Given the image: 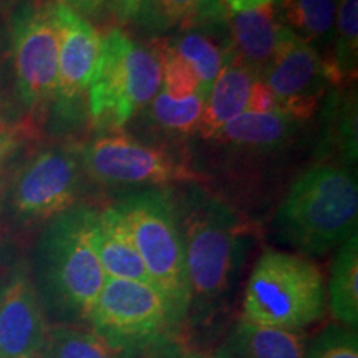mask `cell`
Returning <instances> with one entry per match:
<instances>
[{
  "instance_id": "f546056e",
  "label": "cell",
  "mask_w": 358,
  "mask_h": 358,
  "mask_svg": "<svg viewBox=\"0 0 358 358\" xmlns=\"http://www.w3.org/2000/svg\"><path fill=\"white\" fill-rule=\"evenodd\" d=\"M150 0H111L113 8L123 20L138 19Z\"/></svg>"
},
{
  "instance_id": "d6a6232c",
  "label": "cell",
  "mask_w": 358,
  "mask_h": 358,
  "mask_svg": "<svg viewBox=\"0 0 358 358\" xmlns=\"http://www.w3.org/2000/svg\"><path fill=\"white\" fill-rule=\"evenodd\" d=\"M185 358H214L211 352H201V350H187Z\"/></svg>"
},
{
  "instance_id": "277c9868",
  "label": "cell",
  "mask_w": 358,
  "mask_h": 358,
  "mask_svg": "<svg viewBox=\"0 0 358 358\" xmlns=\"http://www.w3.org/2000/svg\"><path fill=\"white\" fill-rule=\"evenodd\" d=\"M325 312L327 285L315 262L282 250L262 252L245 284L239 319L306 332L324 319Z\"/></svg>"
},
{
  "instance_id": "e575fe53",
  "label": "cell",
  "mask_w": 358,
  "mask_h": 358,
  "mask_svg": "<svg viewBox=\"0 0 358 358\" xmlns=\"http://www.w3.org/2000/svg\"><path fill=\"white\" fill-rule=\"evenodd\" d=\"M3 2H15V0H2V3Z\"/></svg>"
},
{
  "instance_id": "4316f807",
  "label": "cell",
  "mask_w": 358,
  "mask_h": 358,
  "mask_svg": "<svg viewBox=\"0 0 358 358\" xmlns=\"http://www.w3.org/2000/svg\"><path fill=\"white\" fill-rule=\"evenodd\" d=\"M187 348L176 335L163 337L150 343L140 352L134 353L133 358H185Z\"/></svg>"
},
{
  "instance_id": "5b68a950",
  "label": "cell",
  "mask_w": 358,
  "mask_h": 358,
  "mask_svg": "<svg viewBox=\"0 0 358 358\" xmlns=\"http://www.w3.org/2000/svg\"><path fill=\"white\" fill-rule=\"evenodd\" d=\"M115 208L127 222L151 284L171 310L179 337L189 306V287L178 206L168 191L145 189L129 194Z\"/></svg>"
},
{
  "instance_id": "7c38bea8",
  "label": "cell",
  "mask_w": 358,
  "mask_h": 358,
  "mask_svg": "<svg viewBox=\"0 0 358 358\" xmlns=\"http://www.w3.org/2000/svg\"><path fill=\"white\" fill-rule=\"evenodd\" d=\"M60 50L55 96L62 110L70 111L82 100L95 73L101 52L96 29L64 2H53Z\"/></svg>"
},
{
  "instance_id": "d4e9b609",
  "label": "cell",
  "mask_w": 358,
  "mask_h": 358,
  "mask_svg": "<svg viewBox=\"0 0 358 358\" xmlns=\"http://www.w3.org/2000/svg\"><path fill=\"white\" fill-rule=\"evenodd\" d=\"M204 100L199 95L173 98L159 90L151 105V116L159 127L176 133L198 131L201 116L204 111Z\"/></svg>"
},
{
  "instance_id": "ac0fdd59",
  "label": "cell",
  "mask_w": 358,
  "mask_h": 358,
  "mask_svg": "<svg viewBox=\"0 0 358 358\" xmlns=\"http://www.w3.org/2000/svg\"><path fill=\"white\" fill-rule=\"evenodd\" d=\"M327 310L335 324L358 329V236H352L335 254L327 285Z\"/></svg>"
},
{
  "instance_id": "603a6c76",
  "label": "cell",
  "mask_w": 358,
  "mask_h": 358,
  "mask_svg": "<svg viewBox=\"0 0 358 358\" xmlns=\"http://www.w3.org/2000/svg\"><path fill=\"white\" fill-rule=\"evenodd\" d=\"M332 43L325 58L330 83H350L358 66V0H338Z\"/></svg>"
},
{
  "instance_id": "ba28073f",
  "label": "cell",
  "mask_w": 358,
  "mask_h": 358,
  "mask_svg": "<svg viewBox=\"0 0 358 358\" xmlns=\"http://www.w3.org/2000/svg\"><path fill=\"white\" fill-rule=\"evenodd\" d=\"M82 153L69 146L38 151L19 169L8 191L13 216L25 222L52 221L77 203L83 176Z\"/></svg>"
},
{
  "instance_id": "1f68e13d",
  "label": "cell",
  "mask_w": 358,
  "mask_h": 358,
  "mask_svg": "<svg viewBox=\"0 0 358 358\" xmlns=\"http://www.w3.org/2000/svg\"><path fill=\"white\" fill-rule=\"evenodd\" d=\"M62 2L78 13H93L101 7L103 0H62Z\"/></svg>"
},
{
  "instance_id": "30bf717a",
  "label": "cell",
  "mask_w": 358,
  "mask_h": 358,
  "mask_svg": "<svg viewBox=\"0 0 358 358\" xmlns=\"http://www.w3.org/2000/svg\"><path fill=\"white\" fill-rule=\"evenodd\" d=\"M90 178L105 185H168L194 179V173L159 148L141 145L127 134L96 138L82 153Z\"/></svg>"
},
{
  "instance_id": "4fadbf2b",
  "label": "cell",
  "mask_w": 358,
  "mask_h": 358,
  "mask_svg": "<svg viewBox=\"0 0 358 358\" xmlns=\"http://www.w3.org/2000/svg\"><path fill=\"white\" fill-rule=\"evenodd\" d=\"M50 322L30 277L15 275L0 292V358L40 353Z\"/></svg>"
},
{
  "instance_id": "7402d4cb",
  "label": "cell",
  "mask_w": 358,
  "mask_h": 358,
  "mask_svg": "<svg viewBox=\"0 0 358 358\" xmlns=\"http://www.w3.org/2000/svg\"><path fill=\"white\" fill-rule=\"evenodd\" d=\"M141 15L159 29L189 30L222 24L229 19V10L224 0H150Z\"/></svg>"
},
{
  "instance_id": "484cf974",
  "label": "cell",
  "mask_w": 358,
  "mask_h": 358,
  "mask_svg": "<svg viewBox=\"0 0 358 358\" xmlns=\"http://www.w3.org/2000/svg\"><path fill=\"white\" fill-rule=\"evenodd\" d=\"M306 358H358L357 330L329 324L308 338Z\"/></svg>"
},
{
  "instance_id": "d590c367",
  "label": "cell",
  "mask_w": 358,
  "mask_h": 358,
  "mask_svg": "<svg viewBox=\"0 0 358 358\" xmlns=\"http://www.w3.org/2000/svg\"><path fill=\"white\" fill-rule=\"evenodd\" d=\"M0 3H2V0H0Z\"/></svg>"
},
{
  "instance_id": "83f0119b",
  "label": "cell",
  "mask_w": 358,
  "mask_h": 358,
  "mask_svg": "<svg viewBox=\"0 0 358 358\" xmlns=\"http://www.w3.org/2000/svg\"><path fill=\"white\" fill-rule=\"evenodd\" d=\"M245 111H249V113H282L274 93L268 90L261 78H256V82L252 83Z\"/></svg>"
},
{
  "instance_id": "8fae6325",
  "label": "cell",
  "mask_w": 358,
  "mask_h": 358,
  "mask_svg": "<svg viewBox=\"0 0 358 358\" xmlns=\"http://www.w3.org/2000/svg\"><path fill=\"white\" fill-rule=\"evenodd\" d=\"M261 80L274 93L282 113L297 122L315 113L330 83L324 57L287 27L282 29L274 60Z\"/></svg>"
},
{
  "instance_id": "836d02e7",
  "label": "cell",
  "mask_w": 358,
  "mask_h": 358,
  "mask_svg": "<svg viewBox=\"0 0 358 358\" xmlns=\"http://www.w3.org/2000/svg\"><path fill=\"white\" fill-rule=\"evenodd\" d=\"M17 358H42L40 353H34V355H25V357H17Z\"/></svg>"
},
{
  "instance_id": "2e32d148",
  "label": "cell",
  "mask_w": 358,
  "mask_h": 358,
  "mask_svg": "<svg viewBox=\"0 0 358 358\" xmlns=\"http://www.w3.org/2000/svg\"><path fill=\"white\" fill-rule=\"evenodd\" d=\"M306 332L274 329L237 319L222 334L214 358H306Z\"/></svg>"
},
{
  "instance_id": "44dd1931",
  "label": "cell",
  "mask_w": 358,
  "mask_h": 358,
  "mask_svg": "<svg viewBox=\"0 0 358 358\" xmlns=\"http://www.w3.org/2000/svg\"><path fill=\"white\" fill-rule=\"evenodd\" d=\"M297 120L282 113H249L244 111L214 134L213 140L236 146L275 148L292 136Z\"/></svg>"
},
{
  "instance_id": "6da1fadb",
  "label": "cell",
  "mask_w": 358,
  "mask_h": 358,
  "mask_svg": "<svg viewBox=\"0 0 358 358\" xmlns=\"http://www.w3.org/2000/svg\"><path fill=\"white\" fill-rule=\"evenodd\" d=\"M189 287L179 340L187 350H206L226 325L232 292L245 256V227L229 206L213 198L189 201L179 213Z\"/></svg>"
},
{
  "instance_id": "f1b7e54d",
  "label": "cell",
  "mask_w": 358,
  "mask_h": 358,
  "mask_svg": "<svg viewBox=\"0 0 358 358\" xmlns=\"http://www.w3.org/2000/svg\"><path fill=\"white\" fill-rule=\"evenodd\" d=\"M20 141L19 128L8 127V124L0 122V164L8 155L15 150Z\"/></svg>"
},
{
  "instance_id": "7a4b0ae2",
  "label": "cell",
  "mask_w": 358,
  "mask_h": 358,
  "mask_svg": "<svg viewBox=\"0 0 358 358\" xmlns=\"http://www.w3.org/2000/svg\"><path fill=\"white\" fill-rule=\"evenodd\" d=\"M90 211L78 206L53 217L38 244V290L50 324H88L106 274L90 239Z\"/></svg>"
},
{
  "instance_id": "9c48e42d",
  "label": "cell",
  "mask_w": 358,
  "mask_h": 358,
  "mask_svg": "<svg viewBox=\"0 0 358 358\" xmlns=\"http://www.w3.org/2000/svg\"><path fill=\"white\" fill-rule=\"evenodd\" d=\"M12 52L17 88L30 108L47 105L55 96L60 34L53 2L35 0L12 17Z\"/></svg>"
},
{
  "instance_id": "5bb4252c",
  "label": "cell",
  "mask_w": 358,
  "mask_h": 358,
  "mask_svg": "<svg viewBox=\"0 0 358 358\" xmlns=\"http://www.w3.org/2000/svg\"><path fill=\"white\" fill-rule=\"evenodd\" d=\"M90 239L106 277L151 284L127 222L115 206L90 211Z\"/></svg>"
},
{
  "instance_id": "3957f363",
  "label": "cell",
  "mask_w": 358,
  "mask_h": 358,
  "mask_svg": "<svg viewBox=\"0 0 358 358\" xmlns=\"http://www.w3.org/2000/svg\"><path fill=\"white\" fill-rule=\"evenodd\" d=\"M358 186L348 169L319 164L299 176L282 201L274 227L301 256H324L357 234Z\"/></svg>"
},
{
  "instance_id": "4dcf8cb0",
  "label": "cell",
  "mask_w": 358,
  "mask_h": 358,
  "mask_svg": "<svg viewBox=\"0 0 358 358\" xmlns=\"http://www.w3.org/2000/svg\"><path fill=\"white\" fill-rule=\"evenodd\" d=\"M224 2H226V6L231 10V13H237L250 10V8L262 7L266 6V3H272L274 0H224Z\"/></svg>"
},
{
  "instance_id": "9a60e30c",
  "label": "cell",
  "mask_w": 358,
  "mask_h": 358,
  "mask_svg": "<svg viewBox=\"0 0 358 358\" xmlns=\"http://www.w3.org/2000/svg\"><path fill=\"white\" fill-rule=\"evenodd\" d=\"M229 25L232 53L261 78L274 60L284 29L275 6L266 3L250 10L229 13Z\"/></svg>"
},
{
  "instance_id": "ffe728a7",
  "label": "cell",
  "mask_w": 358,
  "mask_h": 358,
  "mask_svg": "<svg viewBox=\"0 0 358 358\" xmlns=\"http://www.w3.org/2000/svg\"><path fill=\"white\" fill-rule=\"evenodd\" d=\"M134 353L113 345L88 324H50L40 350L42 358H133Z\"/></svg>"
},
{
  "instance_id": "52a82bcc",
  "label": "cell",
  "mask_w": 358,
  "mask_h": 358,
  "mask_svg": "<svg viewBox=\"0 0 358 358\" xmlns=\"http://www.w3.org/2000/svg\"><path fill=\"white\" fill-rule=\"evenodd\" d=\"M88 325L113 345L133 353L163 337H178L163 295L153 284L138 280L106 277Z\"/></svg>"
},
{
  "instance_id": "cb8c5ba5",
  "label": "cell",
  "mask_w": 358,
  "mask_h": 358,
  "mask_svg": "<svg viewBox=\"0 0 358 358\" xmlns=\"http://www.w3.org/2000/svg\"><path fill=\"white\" fill-rule=\"evenodd\" d=\"M168 45L178 57H181L191 66L199 82V95L204 101L208 100L213 85L222 69L224 60H226L229 43L221 48L208 35L189 32Z\"/></svg>"
},
{
  "instance_id": "e0dca14e",
  "label": "cell",
  "mask_w": 358,
  "mask_h": 358,
  "mask_svg": "<svg viewBox=\"0 0 358 358\" xmlns=\"http://www.w3.org/2000/svg\"><path fill=\"white\" fill-rule=\"evenodd\" d=\"M256 78V73L237 60L229 47L222 69L204 103V111L198 127L201 136L211 140L224 124L244 113L248 108L250 88Z\"/></svg>"
},
{
  "instance_id": "8992f818",
  "label": "cell",
  "mask_w": 358,
  "mask_h": 358,
  "mask_svg": "<svg viewBox=\"0 0 358 358\" xmlns=\"http://www.w3.org/2000/svg\"><path fill=\"white\" fill-rule=\"evenodd\" d=\"M163 80L155 47L134 42L113 29L101 38V52L88 87L90 115L101 129H118L150 105Z\"/></svg>"
},
{
  "instance_id": "d6986e66",
  "label": "cell",
  "mask_w": 358,
  "mask_h": 358,
  "mask_svg": "<svg viewBox=\"0 0 358 358\" xmlns=\"http://www.w3.org/2000/svg\"><path fill=\"white\" fill-rule=\"evenodd\" d=\"M337 6L338 0H279L275 12L282 25L320 53L334 42Z\"/></svg>"
}]
</instances>
